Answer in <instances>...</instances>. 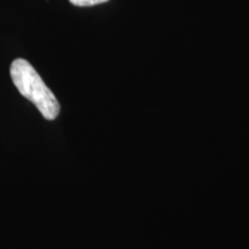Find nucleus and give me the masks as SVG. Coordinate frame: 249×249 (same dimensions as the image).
Instances as JSON below:
<instances>
[{
    "label": "nucleus",
    "instance_id": "obj_1",
    "mask_svg": "<svg viewBox=\"0 0 249 249\" xmlns=\"http://www.w3.org/2000/svg\"><path fill=\"white\" fill-rule=\"evenodd\" d=\"M11 77L18 92L35 104L46 120H54L60 104L35 68L24 59H15L11 65Z\"/></svg>",
    "mask_w": 249,
    "mask_h": 249
},
{
    "label": "nucleus",
    "instance_id": "obj_2",
    "mask_svg": "<svg viewBox=\"0 0 249 249\" xmlns=\"http://www.w3.org/2000/svg\"><path fill=\"white\" fill-rule=\"evenodd\" d=\"M71 4L80 6V7H89V6H95L98 4L107 2L108 0H70Z\"/></svg>",
    "mask_w": 249,
    "mask_h": 249
}]
</instances>
